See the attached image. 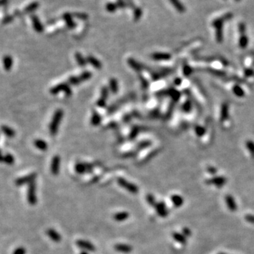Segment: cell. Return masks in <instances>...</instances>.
<instances>
[{
	"instance_id": "obj_1",
	"label": "cell",
	"mask_w": 254,
	"mask_h": 254,
	"mask_svg": "<svg viewBox=\"0 0 254 254\" xmlns=\"http://www.w3.org/2000/svg\"><path fill=\"white\" fill-rule=\"evenodd\" d=\"M64 112L61 109H58L55 111L53 115L52 121L49 125V131L52 136H54L58 133V129L61 119L63 118Z\"/></svg>"
},
{
	"instance_id": "obj_2",
	"label": "cell",
	"mask_w": 254,
	"mask_h": 254,
	"mask_svg": "<svg viewBox=\"0 0 254 254\" xmlns=\"http://www.w3.org/2000/svg\"><path fill=\"white\" fill-rule=\"evenodd\" d=\"M61 91H63L67 97H70L72 95V91L70 85L67 83H61L54 85L50 90V93L52 95H57Z\"/></svg>"
},
{
	"instance_id": "obj_3",
	"label": "cell",
	"mask_w": 254,
	"mask_h": 254,
	"mask_svg": "<svg viewBox=\"0 0 254 254\" xmlns=\"http://www.w3.org/2000/svg\"><path fill=\"white\" fill-rule=\"evenodd\" d=\"M117 183H118L121 187H122L123 189H126L127 191L130 192V193L133 194H136L138 193L139 189H138V187L137 186L133 183L128 181L126 179L122 178V177H119V178H117Z\"/></svg>"
},
{
	"instance_id": "obj_4",
	"label": "cell",
	"mask_w": 254,
	"mask_h": 254,
	"mask_svg": "<svg viewBox=\"0 0 254 254\" xmlns=\"http://www.w3.org/2000/svg\"><path fill=\"white\" fill-rule=\"evenodd\" d=\"M27 200L31 206H35L37 203V194H36L35 181L30 183L27 190Z\"/></svg>"
},
{
	"instance_id": "obj_5",
	"label": "cell",
	"mask_w": 254,
	"mask_h": 254,
	"mask_svg": "<svg viewBox=\"0 0 254 254\" xmlns=\"http://www.w3.org/2000/svg\"><path fill=\"white\" fill-rule=\"evenodd\" d=\"M74 169H75V172L78 174L92 173L93 171V165L89 163H78L76 164Z\"/></svg>"
},
{
	"instance_id": "obj_6",
	"label": "cell",
	"mask_w": 254,
	"mask_h": 254,
	"mask_svg": "<svg viewBox=\"0 0 254 254\" xmlns=\"http://www.w3.org/2000/svg\"><path fill=\"white\" fill-rule=\"evenodd\" d=\"M37 178V174L35 172L31 173L28 175H26L25 176H21L19 177L15 181V184L18 186H20L27 184V183H29L33 182V181H35V179Z\"/></svg>"
},
{
	"instance_id": "obj_7",
	"label": "cell",
	"mask_w": 254,
	"mask_h": 254,
	"mask_svg": "<svg viewBox=\"0 0 254 254\" xmlns=\"http://www.w3.org/2000/svg\"><path fill=\"white\" fill-rule=\"evenodd\" d=\"M60 162L61 159L59 155H54L51 162L50 171L54 176H57L60 170Z\"/></svg>"
},
{
	"instance_id": "obj_8",
	"label": "cell",
	"mask_w": 254,
	"mask_h": 254,
	"mask_svg": "<svg viewBox=\"0 0 254 254\" xmlns=\"http://www.w3.org/2000/svg\"><path fill=\"white\" fill-rule=\"evenodd\" d=\"M31 18L32 24H33L34 30H35L37 33H39L43 32L44 26H43V25L42 24L41 21H40V19L38 17L37 15L31 14Z\"/></svg>"
},
{
	"instance_id": "obj_9",
	"label": "cell",
	"mask_w": 254,
	"mask_h": 254,
	"mask_svg": "<svg viewBox=\"0 0 254 254\" xmlns=\"http://www.w3.org/2000/svg\"><path fill=\"white\" fill-rule=\"evenodd\" d=\"M76 245L80 248L87 251H95V247L94 245L88 241L84 239H78L76 241Z\"/></svg>"
},
{
	"instance_id": "obj_10",
	"label": "cell",
	"mask_w": 254,
	"mask_h": 254,
	"mask_svg": "<svg viewBox=\"0 0 254 254\" xmlns=\"http://www.w3.org/2000/svg\"><path fill=\"white\" fill-rule=\"evenodd\" d=\"M73 14L69 12L64 13L62 15L63 20L65 21L67 26L70 29H74L76 26V23L74 22L73 19Z\"/></svg>"
},
{
	"instance_id": "obj_11",
	"label": "cell",
	"mask_w": 254,
	"mask_h": 254,
	"mask_svg": "<svg viewBox=\"0 0 254 254\" xmlns=\"http://www.w3.org/2000/svg\"><path fill=\"white\" fill-rule=\"evenodd\" d=\"M155 210L159 216L162 217H166L168 215V210L166 206L165 203L164 202H158L157 203L155 206Z\"/></svg>"
},
{
	"instance_id": "obj_12",
	"label": "cell",
	"mask_w": 254,
	"mask_h": 254,
	"mask_svg": "<svg viewBox=\"0 0 254 254\" xmlns=\"http://www.w3.org/2000/svg\"><path fill=\"white\" fill-rule=\"evenodd\" d=\"M127 64L132 69H134V71L137 72H140L143 69V67L141 64H140L138 61H136V59L131 58V57H129V58L127 59Z\"/></svg>"
},
{
	"instance_id": "obj_13",
	"label": "cell",
	"mask_w": 254,
	"mask_h": 254,
	"mask_svg": "<svg viewBox=\"0 0 254 254\" xmlns=\"http://www.w3.org/2000/svg\"><path fill=\"white\" fill-rule=\"evenodd\" d=\"M114 249L120 253H131L132 250H133V248H132L131 246L128 244H117L114 246Z\"/></svg>"
},
{
	"instance_id": "obj_14",
	"label": "cell",
	"mask_w": 254,
	"mask_h": 254,
	"mask_svg": "<svg viewBox=\"0 0 254 254\" xmlns=\"http://www.w3.org/2000/svg\"><path fill=\"white\" fill-rule=\"evenodd\" d=\"M87 63L90 64L93 66V67L96 69H101L102 67V63L100 62V61L98 60L97 58H95V57L93 56V55H88L86 57Z\"/></svg>"
},
{
	"instance_id": "obj_15",
	"label": "cell",
	"mask_w": 254,
	"mask_h": 254,
	"mask_svg": "<svg viewBox=\"0 0 254 254\" xmlns=\"http://www.w3.org/2000/svg\"><path fill=\"white\" fill-rule=\"evenodd\" d=\"M13 64H14V61H13V58L10 55H5L4 57L3 67L5 71H9L12 69Z\"/></svg>"
},
{
	"instance_id": "obj_16",
	"label": "cell",
	"mask_w": 254,
	"mask_h": 254,
	"mask_svg": "<svg viewBox=\"0 0 254 254\" xmlns=\"http://www.w3.org/2000/svg\"><path fill=\"white\" fill-rule=\"evenodd\" d=\"M225 202L227 203V206L228 208L229 209V210H231L232 212H234V211L236 210L237 209V206H236V202L234 200V198L232 197V196L227 195L225 196Z\"/></svg>"
},
{
	"instance_id": "obj_17",
	"label": "cell",
	"mask_w": 254,
	"mask_h": 254,
	"mask_svg": "<svg viewBox=\"0 0 254 254\" xmlns=\"http://www.w3.org/2000/svg\"><path fill=\"white\" fill-rule=\"evenodd\" d=\"M102 121V117L100 116V114L98 113L97 111L93 110V113H92L91 116V124L93 126V127H97L100 124Z\"/></svg>"
},
{
	"instance_id": "obj_18",
	"label": "cell",
	"mask_w": 254,
	"mask_h": 254,
	"mask_svg": "<svg viewBox=\"0 0 254 254\" xmlns=\"http://www.w3.org/2000/svg\"><path fill=\"white\" fill-rule=\"evenodd\" d=\"M170 3L172 4L174 8L176 9L177 12L180 14H183L186 12V7L183 5V3L180 2V0H169Z\"/></svg>"
},
{
	"instance_id": "obj_19",
	"label": "cell",
	"mask_w": 254,
	"mask_h": 254,
	"mask_svg": "<svg viewBox=\"0 0 254 254\" xmlns=\"http://www.w3.org/2000/svg\"><path fill=\"white\" fill-rule=\"evenodd\" d=\"M47 234L49 237L54 242H59L61 240V236L56 230L54 229H49L47 231Z\"/></svg>"
},
{
	"instance_id": "obj_20",
	"label": "cell",
	"mask_w": 254,
	"mask_h": 254,
	"mask_svg": "<svg viewBox=\"0 0 254 254\" xmlns=\"http://www.w3.org/2000/svg\"><path fill=\"white\" fill-rule=\"evenodd\" d=\"M226 182V179L224 177H215V178L210 179L206 181L208 184H215L218 187H221Z\"/></svg>"
},
{
	"instance_id": "obj_21",
	"label": "cell",
	"mask_w": 254,
	"mask_h": 254,
	"mask_svg": "<svg viewBox=\"0 0 254 254\" xmlns=\"http://www.w3.org/2000/svg\"><path fill=\"white\" fill-rule=\"evenodd\" d=\"M129 213L127 211H121V212H118L115 213L114 215V219L117 222H124L129 217Z\"/></svg>"
},
{
	"instance_id": "obj_22",
	"label": "cell",
	"mask_w": 254,
	"mask_h": 254,
	"mask_svg": "<svg viewBox=\"0 0 254 254\" xmlns=\"http://www.w3.org/2000/svg\"><path fill=\"white\" fill-rule=\"evenodd\" d=\"M34 146H35V148H38V150L42 151H45L48 150V145L47 143V142L45 141V140L42 139H40V138L34 140Z\"/></svg>"
},
{
	"instance_id": "obj_23",
	"label": "cell",
	"mask_w": 254,
	"mask_h": 254,
	"mask_svg": "<svg viewBox=\"0 0 254 254\" xmlns=\"http://www.w3.org/2000/svg\"><path fill=\"white\" fill-rule=\"evenodd\" d=\"M40 4L39 2H33L31 3L28 5L25 6L23 9V13L25 14H31V13H33L35 10H37L38 7H39Z\"/></svg>"
},
{
	"instance_id": "obj_24",
	"label": "cell",
	"mask_w": 254,
	"mask_h": 254,
	"mask_svg": "<svg viewBox=\"0 0 254 254\" xmlns=\"http://www.w3.org/2000/svg\"><path fill=\"white\" fill-rule=\"evenodd\" d=\"M2 133H3L4 135L6 136V137H8L9 138H14L15 135H16V133H15L14 130L6 125L2 126Z\"/></svg>"
},
{
	"instance_id": "obj_25",
	"label": "cell",
	"mask_w": 254,
	"mask_h": 254,
	"mask_svg": "<svg viewBox=\"0 0 254 254\" xmlns=\"http://www.w3.org/2000/svg\"><path fill=\"white\" fill-rule=\"evenodd\" d=\"M109 88L112 93L117 94L119 91V84L118 81L116 78H112L110 80V85H109Z\"/></svg>"
},
{
	"instance_id": "obj_26",
	"label": "cell",
	"mask_w": 254,
	"mask_h": 254,
	"mask_svg": "<svg viewBox=\"0 0 254 254\" xmlns=\"http://www.w3.org/2000/svg\"><path fill=\"white\" fill-rule=\"evenodd\" d=\"M75 59L78 65L81 67H84L87 65V61L86 58L83 56V54L80 52H76L75 54Z\"/></svg>"
},
{
	"instance_id": "obj_27",
	"label": "cell",
	"mask_w": 254,
	"mask_h": 254,
	"mask_svg": "<svg viewBox=\"0 0 254 254\" xmlns=\"http://www.w3.org/2000/svg\"><path fill=\"white\" fill-rule=\"evenodd\" d=\"M1 161L2 163H6V165H14V163H15V159L14 157L13 156L12 154L8 153V154H6L4 155H2Z\"/></svg>"
},
{
	"instance_id": "obj_28",
	"label": "cell",
	"mask_w": 254,
	"mask_h": 254,
	"mask_svg": "<svg viewBox=\"0 0 254 254\" xmlns=\"http://www.w3.org/2000/svg\"><path fill=\"white\" fill-rule=\"evenodd\" d=\"M171 200H172L173 205L176 208L181 207L183 203V198L179 195H172L171 196Z\"/></svg>"
},
{
	"instance_id": "obj_29",
	"label": "cell",
	"mask_w": 254,
	"mask_h": 254,
	"mask_svg": "<svg viewBox=\"0 0 254 254\" xmlns=\"http://www.w3.org/2000/svg\"><path fill=\"white\" fill-rule=\"evenodd\" d=\"M172 236L174 240H176L177 242L180 243L181 244H186V236L183 235V234L178 233V232H174V233H173Z\"/></svg>"
},
{
	"instance_id": "obj_30",
	"label": "cell",
	"mask_w": 254,
	"mask_h": 254,
	"mask_svg": "<svg viewBox=\"0 0 254 254\" xmlns=\"http://www.w3.org/2000/svg\"><path fill=\"white\" fill-rule=\"evenodd\" d=\"M143 16V9L140 7L136 6L134 9V21H138Z\"/></svg>"
},
{
	"instance_id": "obj_31",
	"label": "cell",
	"mask_w": 254,
	"mask_h": 254,
	"mask_svg": "<svg viewBox=\"0 0 254 254\" xmlns=\"http://www.w3.org/2000/svg\"><path fill=\"white\" fill-rule=\"evenodd\" d=\"M92 76H93L92 72L89 71H85L84 72H82V73L78 76V77H79L81 83H82V82L86 81L89 80L90 78L92 77Z\"/></svg>"
},
{
	"instance_id": "obj_32",
	"label": "cell",
	"mask_w": 254,
	"mask_h": 254,
	"mask_svg": "<svg viewBox=\"0 0 254 254\" xmlns=\"http://www.w3.org/2000/svg\"><path fill=\"white\" fill-rule=\"evenodd\" d=\"M105 8L108 12L114 13L117 12V10L119 8L116 3H114V2H108L107 4H106Z\"/></svg>"
},
{
	"instance_id": "obj_33",
	"label": "cell",
	"mask_w": 254,
	"mask_h": 254,
	"mask_svg": "<svg viewBox=\"0 0 254 254\" xmlns=\"http://www.w3.org/2000/svg\"><path fill=\"white\" fill-rule=\"evenodd\" d=\"M139 127H137V126H136V127H134L133 128L131 129V132L129 133V140H134L135 138L137 137L138 133H139Z\"/></svg>"
},
{
	"instance_id": "obj_34",
	"label": "cell",
	"mask_w": 254,
	"mask_h": 254,
	"mask_svg": "<svg viewBox=\"0 0 254 254\" xmlns=\"http://www.w3.org/2000/svg\"><path fill=\"white\" fill-rule=\"evenodd\" d=\"M110 91V88H108L107 86L102 87L101 88V91H100V97H102L104 100H107Z\"/></svg>"
},
{
	"instance_id": "obj_35",
	"label": "cell",
	"mask_w": 254,
	"mask_h": 254,
	"mask_svg": "<svg viewBox=\"0 0 254 254\" xmlns=\"http://www.w3.org/2000/svg\"><path fill=\"white\" fill-rule=\"evenodd\" d=\"M68 84L72 85H77L81 84L79 77L76 76H71L68 78Z\"/></svg>"
},
{
	"instance_id": "obj_36",
	"label": "cell",
	"mask_w": 254,
	"mask_h": 254,
	"mask_svg": "<svg viewBox=\"0 0 254 254\" xmlns=\"http://www.w3.org/2000/svg\"><path fill=\"white\" fill-rule=\"evenodd\" d=\"M73 16L75 17V18L80 19V20L82 21H86L88 19V15L85 13H82V12H75L74 13Z\"/></svg>"
},
{
	"instance_id": "obj_37",
	"label": "cell",
	"mask_w": 254,
	"mask_h": 254,
	"mask_svg": "<svg viewBox=\"0 0 254 254\" xmlns=\"http://www.w3.org/2000/svg\"><path fill=\"white\" fill-rule=\"evenodd\" d=\"M146 200L150 206H153V207H155V206H156V204H157L156 200H155V196H153V194L148 193V195L146 196Z\"/></svg>"
},
{
	"instance_id": "obj_38",
	"label": "cell",
	"mask_w": 254,
	"mask_h": 254,
	"mask_svg": "<svg viewBox=\"0 0 254 254\" xmlns=\"http://www.w3.org/2000/svg\"><path fill=\"white\" fill-rule=\"evenodd\" d=\"M14 17L12 16V15H7V16H6L3 18V20H2V23H3L4 25L8 24V23H12V21H14Z\"/></svg>"
},
{
	"instance_id": "obj_39",
	"label": "cell",
	"mask_w": 254,
	"mask_h": 254,
	"mask_svg": "<svg viewBox=\"0 0 254 254\" xmlns=\"http://www.w3.org/2000/svg\"><path fill=\"white\" fill-rule=\"evenodd\" d=\"M118 107H119V104H112V105H110V107H109L107 110V112L109 114H112L113 112H114L115 111H116L117 109H118Z\"/></svg>"
},
{
	"instance_id": "obj_40",
	"label": "cell",
	"mask_w": 254,
	"mask_h": 254,
	"mask_svg": "<svg viewBox=\"0 0 254 254\" xmlns=\"http://www.w3.org/2000/svg\"><path fill=\"white\" fill-rule=\"evenodd\" d=\"M107 100L102 99V97H100L99 99L97 100V106L100 108H104L106 107L107 104Z\"/></svg>"
},
{
	"instance_id": "obj_41",
	"label": "cell",
	"mask_w": 254,
	"mask_h": 254,
	"mask_svg": "<svg viewBox=\"0 0 254 254\" xmlns=\"http://www.w3.org/2000/svg\"><path fill=\"white\" fill-rule=\"evenodd\" d=\"M150 145V143L149 141H143V142H140V143L138 144L137 146V148L138 150H143V149L147 148V147H148Z\"/></svg>"
},
{
	"instance_id": "obj_42",
	"label": "cell",
	"mask_w": 254,
	"mask_h": 254,
	"mask_svg": "<svg viewBox=\"0 0 254 254\" xmlns=\"http://www.w3.org/2000/svg\"><path fill=\"white\" fill-rule=\"evenodd\" d=\"M116 4L118 8H121V9H124V8L127 7V3H126L124 0H117Z\"/></svg>"
},
{
	"instance_id": "obj_43",
	"label": "cell",
	"mask_w": 254,
	"mask_h": 254,
	"mask_svg": "<svg viewBox=\"0 0 254 254\" xmlns=\"http://www.w3.org/2000/svg\"><path fill=\"white\" fill-rule=\"evenodd\" d=\"M139 79L140 81V82H141V85H142V87H143V88H147V87H148V81H147L146 78H145L143 76H140L139 75Z\"/></svg>"
},
{
	"instance_id": "obj_44",
	"label": "cell",
	"mask_w": 254,
	"mask_h": 254,
	"mask_svg": "<svg viewBox=\"0 0 254 254\" xmlns=\"http://www.w3.org/2000/svg\"><path fill=\"white\" fill-rule=\"evenodd\" d=\"M13 254H26V250L23 247H18L15 249Z\"/></svg>"
},
{
	"instance_id": "obj_45",
	"label": "cell",
	"mask_w": 254,
	"mask_h": 254,
	"mask_svg": "<svg viewBox=\"0 0 254 254\" xmlns=\"http://www.w3.org/2000/svg\"><path fill=\"white\" fill-rule=\"evenodd\" d=\"M126 3H127V5L128 7H129L130 8H132V9H134L136 7V6L134 4L133 0H124Z\"/></svg>"
},
{
	"instance_id": "obj_46",
	"label": "cell",
	"mask_w": 254,
	"mask_h": 254,
	"mask_svg": "<svg viewBox=\"0 0 254 254\" xmlns=\"http://www.w3.org/2000/svg\"><path fill=\"white\" fill-rule=\"evenodd\" d=\"M136 155V151H129V152L124 153L123 155V157H126V158H129V157L135 156Z\"/></svg>"
},
{
	"instance_id": "obj_47",
	"label": "cell",
	"mask_w": 254,
	"mask_h": 254,
	"mask_svg": "<svg viewBox=\"0 0 254 254\" xmlns=\"http://www.w3.org/2000/svg\"><path fill=\"white\" fill-rule=\"evenodd\" d=\"M182 232H183V234L186 236V237H189V236L191 235V232L189 228H186V227L183 228Z\"/></svg>"
},
{
	"instance_id": "obj_48",
	"label": "cell",
	"mask_w": 254,
	"mask_h": 254,
	"mask_svg": "<svg viewBox=\"0 0 254 254\" xmlns=\"http://www.w3.org/2000/svg\"><path fill=\"white\" fill-rule=\"evenodd\" d=\"M245 218H246V220L247 222H249V223H250L254 224V215H247L245 217Z\"/></svg>"
},
{
	"instance_id": "obj_49",
	"label": "cell",
	"mask_w": 254,
	"mask_h": 254,
	"mask_svg": "<svg viewBox=\"0 0 254 254\" xmlns=\"http://www.w3.org/2000/svg\"><path fill=\"white\" fill-rule=\"evenodd\" d=\"M239 31L241 33H244L245 30H246V27H245V24L244 23H240L239 25Z\"/></svg>"
},
{
	"instance_id": "obj_50",
	"label": "cell",
	"mask_w": 254,
	"mask_h": 254,
	"mask_svg": "<svg viewBox=\"0 0 254 254\" xmlns=\"http://www.w3.org/2000/svg\"><path fill=\"white\" fill-rule=\"evenodd\" d=\"M131 120V116L130 114H126L123 118V121L124 122H129V121Z\"/></svg>"
},
{
	"instance_id": "obj_51",
	"label": "cell",
	"mask_w": 254,
	"mask_h": 254,
	"mask_svg": "<svg viewBox=\"0 0 254 254\" xmlns=\"http://www.w3.org/2000/svg\"><path fill=\"white\" fill-rule=\"evenodd\" d=\"M8 0H2L1 1V5L2 6H5L8 4Z\"/></svg>"
},
{
	"instance_id": "obj_52",
	"label": "cell",
	"mask_w": 254,
	"mask_h": 254,
	"mask_svg": "<svg viewBox=\"0 0 254 254\" xmlns=\"http://www.w3.org/2000/svg\"><path fill=\"white\" fill-rule=\"evenodd\" d=\"M208 171L210 173H212V174H215V173H216V169H215V168H210Z\"/></svg>"
},
{
	"instance_id": "obj_53",
	"label": "cell",
	"mask_w": 254,
	"mask_h": 254,
	"mask_svg": "<svg viewBox=\"0 0 254 254\" xmlns=\"http://www.w3.org/2000/svg\"><path fill=\"white\" fill-rule=\"evenodd\" d=\"M80 254H88V253H87L86 251H82V252Z\"/></svg>"
},
{
	"instance_id": "obj_54",
	"label": "cell",
	"mask_w": 254,
	"mask_h": 254,
	"mask_svg": "<svg viewBox=\"0 0 254 254\" xmlns=\"http://www.w3.org/2000/svg\"><path fill=\"white\" fill-rule=\"evenodd\" d=\"M218 254H226V253H219Z\"/></svg>"
},
{
	"instance_id": "obj_55",
	"label": "cell",
	"mask_w": 254,
	"mask_h": 254,
	"mask_svg": "<svg viewBox=\"0 0 254 254\" xmlns=\"http://www.w3.org/2000/svg\"><path fill=\"white\" fill-rule=\"evenodd\" d=\"M235 1H239V0H235Z\"/></svg>"
}]
</instances>
